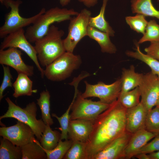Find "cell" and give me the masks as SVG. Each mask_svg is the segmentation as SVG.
Masks as SVG:
<instances>
[{
	"label": "cell",
	"instance_id": "obj_1",
	"mask_svg": "<svg viewBox=\"0 0 159 159\" xmlns=\"http://www.w3.org/2000/svg\"><path fill=\"white\" fill-rule=\"evenodd\" d=\"M126 110L117 100L95 120L86 142L89 159L126 131Z\"/></svg>",
	"mask_w": 159,
	"mask_h": 159
},
{
	"label": "cell",
	"instance_id": "obj_2",
	"mask_svg": "<svg viewBox=\"0 0 159 159\" xmlns=\"http://www.w3.org/2000/svg\"><path fill=\"white\" fill-rule=\"evenodd\" d=\"M64 31L52 25L47 34L35 42L34 47L40 64L47 67L66 52L62 38Z\"/></svg>",
	"mask_w": 159,
	"mask_h": 159
},
{
	"label": "cell",
	"instance_id": "obj_3",
	"mask_svg": "<svg viewBox=\"0 0 159 159\" xmlns=\"http://www.w3.org/2000/svg\"><path fill=\"white\" fill-rule=\"evenodd\" d=\"M78 13L72 9L58 7L50 8L46 11L32 25L27 28L25 35L30 42L34 43L47 34L53 23L69 20L72 16H76Z\"/></svg>",
	"mask_w": 159,
	"mask_h": 159
},
{
	"label": "cell",
	"instance_id": "obj_4",
	"mask_svg": "<svg viewBox=\"0 0 159 159\" xmlns=\"http://www.w3.org/2000/svg\"><path fill=\"white\" fill-rule=\"evenodd\" d=\"M8 105L6 112L0 117V120L5 118H12L29 125L33 130L37 139L40 140L46 125L42 119L36 118L37 107L34 102L29 103L22 108L15 104L9 97L5 99Z\"/></svg>",
	"mask_w": 159,
	"mask_h": 159
},
{
	"label": "cell",
	"instance_id": "obj_5",
	"mask_svg": "<svg viewBox=\"0 0 159 159\" xmlns=\"http://www.w3.org/2000/svg\"><path fill=\"white\" fill-rule=\"evenodd\" d=\"M82 63L80 55L66 52L46 67L44 76L49 80L56 82L64 80L70 77Z\"/></svg>",
	"mask_w": 159,
	"mask_h": 159
},
{
	"label": "cell",
	"instance_id": "obj_6",
	"mask_svg": "<svg viewBox=\"0 0 159 159\" xmlns=\"http://www.w3.org/2000/svg\"><path fill=\"white\" fill-rule=\"evenodd\" d=\"M22 3L20 0H4L2 4L7 8H10V11L6 14L4 23L0 28L1 38H4L12 32L32 24L46 11L45 9L43 8L36 14L30 17H23L19 12V7Z\"/></svg>",
	"mask_w": 159,
	"mask_h": 159
},
{
	"label": "cell",
	"instance_id": "obj_7",
	"mask_svg": "<svg viewBox=\"0 0 159 159\" xmlns=\"http://www.w3.org/2000/svg\"><path fill=\"white\" fill-rule=\"evenodd\" d=\"M91 15V11L84 9L69 20L68 34L63 39L66 52H73L78 42L87 36L89 20Z\"/></svg>",
	"mask_w": 159,
	"mask_h": 159
},
{
	"label": "cell",
	"instance_id": "obj_8",
	"mask_svg": "<svg viewBox=\"0 0 159 159\" xmlns=\"http://www.w3.org/2000/svg\"><path fill=\"white\" fill-rule=\"evenodd\" d=\"M110 105L100 100L93 101L84 98L78 91L72 107L70 120L83 119L94 122L99 115Z\"/></svg>",
	"mask_w": 159,
	"mask_h": 159
},
{
	"label": "cell",
	"instance_id": "obj_9",
	"mask_svg": "<svg viewBox=\"0 0 159 159\" xmlns=\"http://www.w3.org/2000/svg\"><path fill=\"white\" fill-rule=\"evenodd\" d=\"M84 83L86 88L84 92L81 94L82 97H97L100 101L107 104H111L117 100L121 90L120 78L110 84L102 81L95 85L90 84L86 81Z\"/></svg>",
	"mask_w": 159,
	"mask_h": 159
},
{
	"label": "cell",
	"instance_id": "obj_10",
	"mask_svg": "<svg viewBox=\"0 0 159 159\" xmlns=\"http://www.w3.org/2000/svg\"><path fill=\"white\" fill-rule=\"evenodd\" d=\"M9 47L19 48L24 52L35 63L41 73L42 78L44 77V70L39 63L34 46L31 44L25 35L24 28L12 32L4 38L0 45V49L4 50Z\"/></svg>",
	"mask_w": 159,
	"mask_h": 159
},
{
	"label": "cell",
	"instance_id": "obj_11",
	"mask_svg": "<svg viewBox=\"0 0 159 159\" xmlns=\"http://www.w3.org/2000/svg\"><path fill=\"white\" fill-rule=\"evenodd\" d=\"M140 102L147 112L156 105L159 98V78L151 71L143 74L138 86Z\"/></svg>",
	"mask_w": 159,
	"mask_h": 159
},
{
	"label": "cell",
	"instance_id": "obj_12",
	"mask_svg": "<svg viewBox=\"0 0 159 159\" xmlns=\"http://www.w3.org/2000/svg\"><path fill=\"white\" fill-rule=\"evenodd\" d=\"M34 135L33 130L29 125L18 120L13 125L0 128L1 136L20 147L37 141Z\"/></svg>",
	"mask_w": 159,
	"mask_h": 159
},
{
	"label": "cell",
	"instance_id": "obj_13",
	"mask_svg": "<svg viewBox=\"0 0 159 159\" xmlns=\"http://www.w3.org/2000/svg\"><path fill=\"white\" fill-rule=\"evenodd\" d=\"M22 54L21 51L16 48L0 49V64L11 67L18 74L22 73L32 76L34 74V67L24 63L21 57Z\"/></svg>",
	"mask_w": 159,
	"mask_h": 159
},
{
	"label": "cell",
	"instance_id": "obj_14",
	"mask_svg": "<svg viewBox=\"0 0 159 159\" xmlns=\"http://www.w3.org/2000/svg\"><path fill=\"white\" fill-rule=\"evenodd\" d=\"M132 134L126 131L92 156L91 159H123L125 150Z\"/></svg>",
	"mask_w": 159,
	"mask_h": 159
},
{
	"label": "cell",
	"instance_id": "obj_15",
	"mask_svg": "<svg viewBox=\"0 0 159 159\" xmlns=\"http://www.w3.org/2000/svg\"><path fill=\"white\" fill-rule=\"evenodd\" d=\"M94 121L83 119L70 120L68 139L72 141L87 142L92 131Z\"/></svg>",
	"mask_w": 159,
	"mask_h": 159
},
{
	"label": "cell",
	"instance_id": "obj_16",
	"mask_svg": "<svg viewBox=\"0 0 159 159\" xmlns=\"http://www.w3.org/2000/svg\"><path fill=\"white\" fill-rule=\"evenodd\" d=\"M147 112L141 102L137 106L127 109L126 131L131 134L145 129Z\"/></svg>",
	"mask_w": 159,
	"mask_h": 159
},
{
	"label": "cell",
	"instance_id": "obj_17",
	"mask_svg": "<svg viewBox=\"0 0 159 159\" xmlns=\"http://www.w3.org/2000/svg\"><path fill=\"white\" fill-rule=\"evenodd\" d=\"M156 134L146 130H140L132 134L124 153L123 159H130L134 157L148 141Z\"/></svg>",
	"mask_w": 159,
	"mask_h": 159
},
{
	"label": "cell",
	"instance_id": "obj_18",
	"mask_svg": "<svg viewBox=\"0 0 159 159\" xmlns=\"http://www.w3.org/2000/svg\"><path fill=\"white\" fill-rule=\"evenodd\" d=\"M87 36L97 42L102 52L110 54L116 53V47L111 41L110 36L107 33L89 26Z\"/></svg>",
	"mask_w": 159,
	"mask_h": 159
},
{
	"label": "cell",
	"instance_id": "obj_19",
	"mask_svg": "<svg viewBox=\"0 0 159 159\" xmlns=\"http://www.w3.org/2000/svg\"><path fill=\"white\" fill-rule=\"evenodd\" d=\"M143 74L136 72L133 65L129 69H122L121 77V92H125L132 90L138 87L142 80Z\"/></svg>",
	"mask_w": 159,
	"mask_h": 159
},
{
	"label": "cell",
	"instance_id": "obj_20",
	"mask_svg": "<svg viewBox=\"0 0 159 159\" xmlns=\"http://www.w3.org/2000/svg\"><path fill=\"white\" fill-rule=\"evenodd\" d=\"M29 76L23 73L18 74L17 78L13 84L14 92L13 96L17 98L22 96H31L37 92L32 89L33 82Z\"/></svg>",
	"mask_w": 159,
	"mask_h": 159
},
{
	"label": "cell",
	"instance_id": "obj_21",
	"mask_svg": "<svg viewBox=\"0 0 159 159\" xmlns=\"http://www.w3.org/2000/svg\"><path fill=\"white\" fill-rule=\"evenodd\" d=\"M108 0H103L99 14L96 16L90 17L89 26L95 28L108 34L110 37L115 36V32L106 20L105 14Z\"/></svg>",
	"mask_w": 159,
	"mask_h": 159
},
{
	"label": "cell",
	"instance_id": "obj_22",
	"mask_svg": "<svg viewBox=\"0 0 159 159\" xmlns=\"http://www.w3.org/2000/svg\"><path fill=\"white\" fill-rule=\"evenodd\" d=\"M130 2L132 13L140 14L159 20V11L155 7L152 0H131Z\"/></svg>",
	"mask_w": 159,
	"mask_h": 159
},
{
	"label": "cell",
	"instance_id": "obj_23",
	"mask_svg": "<svg viewBox=\"0 0 159 159\" xmlns=\"http://www.w3.org/2000/svg\"><path fill=\"white\" fill-rule=\"evenodd\" d=\"M22 154L21 147L2 137L0 139V159H21Z\"/></svg>",
	"mask_w": 159,
	"mask_h": 159
},
{
	"label": "cell",
	"instance_id": "obj_24",
	"mask_svg": "<svg viewBox=\"0 0 159 159\" xmlns=\"http://www.w3.org/2000/svg\"><path fill=\"white\" fill-rule=\"evenodd\" d=\"M21 147L22 159H47L45 151L37 140L29 143Z\"/></svg>",
	"mask_w": 159,
	"mask_h": 159
},
{
	"label": "cell",
	"instance_id": "obj_25",
	"mask_svg": "<svg viewBox=\"0 0 159 159\" xmlns=\"http://www.w3.org/2000/svg\"><path fill=\"white\" fill-rule=\"evenodd\" d=\"M135 51H127L125 52L128 57L134 58L145 63L151 69V72L154 74L159 76V61L143 53L140 50L139 44H136Z\"/></svg>",
	"mask_w": 159,
	"mask_h": 159
},
{
	"label": "cell",
	"instance_id": "obj_26",
	"mask_svg": "<svg viewBox=\"0 0 159 159\" xmlns=\"http://www.w3.org/2000/svg\"><path fill=\"white\" fill-rule=\"evenodd\" d=\"M48 124L46 125L45 129L39 141L43 148L50 150L55 148L60 139L61 133L56 130H53Z\"/></svg>",
	"mask_w": 159,
	"mask_h": 159
},
{
	"label": "cell",
	"instance_id": "obj_27",
	"mask_svg": "<svg viewBox=\"0 0 159 159\" xmlns=\"http://www.w3.org/2000/svg\"><path fill=\"white\" fill-rule=\"evenodd\" d=\"M50 97L49 92L47 90H43L40 93V97L37 100L41 110L42 120L45 125L51 126L54 122L50 113Z\"/></svg>",
	"mask_w": 159,
	"mask_h": 159
},
{
	"label": "cell",
	"instance_id": "obj_28",
	"mask_svg": "<svg viewBox=\"0 0 159 159\" xmlns=\"http://www.w3.org/2000/svg\"><path fill=\"white\" fill-rule=\"evenodd\" d=\"M140 96L138 87L130 91L120 92L117 100L126 109L138 105L140 102Z\"/></svg>",
	"mask_w": 159,
	"mask_h": 159
},
{
	"label": "cell",
	"instance_id": "obj_29",
	"mask_svg": "<svg viewBox=\"0 0 159 159\" xmlns=\"http://www.w3.org/2000/svg\"><path fill=\"white\" fill-rule=\"evenodd\" d=\"M86 142L73 141L63 158L64 159H89Z\"/></svg>",
	"mask_w": 159,
	"mask_h": 159
},
{
	"label": "cell",
	"instance_id": "obj_30",
	"mask_svg": "<svg viewBox=\"0 0 159 159\" xmlns=\"http://www.w3.org/2000/svg\"><path fill=\"white\" fill-rule=\"evenodd\" d=\"M138 44H141L146 42H159V24L154 20L148 22L145 32Z\"/></svg>",
	"mask_w": 159,
	"mask_h": 159
},
{
	"label": "cell",
	"instance_id": "obj_31",
	"mask_svg": "<svg viewBox=\"0 0 159 159\" xmlns=\"http://www.w3.org/2000/svg\"><path fill=\"white\" fill-rule=\"evenodd\" d=\"M72 142L69 139L65 140L63 141L60 139L57 145L54 149L47 150L43 148L46 154L47 159L63 158L71 147Z\"/></svg>",
	"mask_w": 159,
	"mask_h": 159
},
{
	"label": "cell",
	"instance_id": "obj_32",
	"mask_svg": "<svg viewBox=\"0 0 159 159\" xmlns=\"http://www.w3.org/2000/svg\"><path fill=\"white\" fill-rule=\"evenodd\" d=\"M145 129L155 134L159 133V107L156 106L147 112Z\"/></svg>",
	"mask_w": 159,
	"mask_h": 159
},
{
	"label": "cell",
	"instance_id": "obj_33",
	"mask_svg": "<svg viewBox=\"0 0 159 159\" xmlns=\"http://www.w3.org/2000/svg\"><path fill=\"white\" fill-rule=\"evenodd\" d=\"M125 20L132 30L138 33H144L148 23L145 16L137 14L135 16L126 17Z\"/></svg>",
	"mask_w": 159,
	"mask_h": 159
},
{
	"label": "cell",
	"instance_id": "obj_34",
	"mask_svg": "<svg viewBox=\"0 0 159 159\" xmlns=\"http://www.w3.org/2000/svg\"><path fill=\"white\" fill-rule=\"evenodd\" d=\"M76 98L74 96L70 105L65 112L61 117L58 116L55 114L52 113V116L55 117L58 120L60 124V127L59 128L61 131V140L68 139V130L69 122L70 119V111L71 109L73 103Z\"/></svg>",
	"mask_w": 159,
	"mask_h": 159
},
{
	"label": "cell",
	"instance_id": "obj_35",
	"mask_svg": "<svg viewBox=\"0 0 159 159\" xmlns=\"http://www.w3.org/2000/svg\"><path fill=\"white\" fill-rule=\"evenodd\" d=\"M4 72V76L1 84L0 87V101L4 97L3 93L5 90L8 87H13L12 80V76L11 73L8 66L2 65Z\"/></svg>",
	"mask_w": 159,
	"mask_h": 159
},
{
	"label": "cell",
	"instance_id": "obj_36",
	"mask_svg": "<svg viewBox=\"0 0 159 159\" xmlns=\"http://www.w3.org/2000/svg\"><path fill=\"white\" fill-rule=\"evenodd\" d=\"M150 142L147 143L138 152L137 154L144 153L146 154L159 150V133L157 134Z\"/></svg>",
	"mask_w": 159,
	"mask_h": 159
},
{
	"label": "cell",
	"instance_id": "obj_37",
	"mask_svg": "<svg viewBox=\"0 0 159 159\" xmlns=\"http://www.w3.org/2000/svg\"><path fill=\"white\" fill-rule=\"evenodd\" d=\"M146 54L159 61V42H150V45L145 48Z\"/></svg>",
	"mask_w": 159,
	"mask_h": 159
},
{
	"label": "cell",
	"instance_id": "obj_38",
	"mask_svg": "<svg viewBox=\"0 0 159 159\" xmlns=\"http://www.w3.org/2000/svg\"><path fill=\"white\" fill-rule=\"evenodd\" d=\"M87 7L90 8L95 6L98 2V0H78Z\"/></svg>",
	"mask_w": 159,
	"mask_h": 159
},
{
	"label": "cell",
	"instance_id": "obj_39",
	"mask_svg": "<svg viewBox=\"0 0 159 159\" xmlns=\"http://www.w3.org/2000/svg\"><path fill=\"white\" fill-rule=\"evenodd\" d=\"M150 159H159V150L148 154Z\"/></svg>",
	"mask_w": 159,
	"mask_h": 159
},
{
	"label": "cell",
	"instance_id": "obj_40",
	"mask_svg": "<svg viewBox=\"0 0 159 159\" xmlns=\"http://www.w3.org/2000/svg\"><path fill=\"white\" fill-rule=\"evenodd\" d=\"M134 157L139 159H150L148 155L144 153H140L137 154Z\"/></svg>",
	"mask_w": 159,
	"mask_h": 159
},
{
	"label": "cell",
	"instance_id": "obj_41",
	"mask_svg": "<svg viewBox=\"0 0 159 159\" xmlns=\"http://www.w3.org/2000/svg\"><path fill=\"white\" fill-rule=\"evenodd\" d=\"M60 4L62 6H65L67 5L71 0H59Z\"/></svg>",
	"mask_w": 159,
	"mask_h": 159
},
{
	"label": "cell",
	"instance_id": "obj_42",
	"mask_svg": "<svg viewBox=\"0 0 159 159\" xmlns=\"http://www.w3.org/2000/svg\"><path fill=\"white\" fill-rule=\"evenodd\" d=\"M158 77L159 78V76H158ZM159 106V98L156 106Z\"/></svg>",
	"mask_w": 159,
	"mask_h": 159
},
{
	"label": "cell",
	"instance_id": "obj_43",
	"mask_svg": "<svg viewBox=\"0 0 159 159\" xmlns=\"http://www.w3.org/2000/svg\"><path fill=\"white\" fill-rule=\"evenodd\" d=\"M4 0H0V2L1 4H3Z\"/></svg>",
	"mask_w": 159,
	"mask_h": 159
},
{
	"label": "cell",
	"instance_id": "obj_44",
	"mask_svg": "<svg viewBox=\"0 0 159 159\" xmlns=\"http://www.w3.org/2000/svg\"><path fill=\"white\" fill-rule=\"evenodd\" d=\"M158 106V107H159V106Z\"/></svg>",
	"mask_w": 159,
	"mask_h": 159
}]
</instances>
